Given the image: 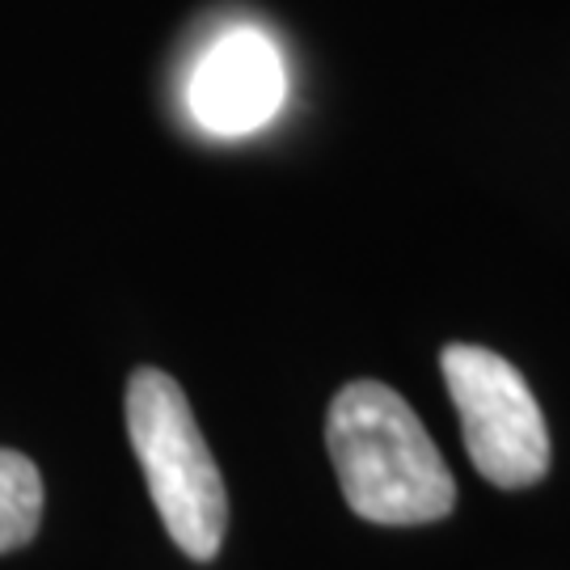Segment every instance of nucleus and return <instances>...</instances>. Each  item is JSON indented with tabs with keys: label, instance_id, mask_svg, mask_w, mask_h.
Masks as SVG:
<instances>
[{
	"label": "nucleus",
	"instance_id": "f257e3e1",
	"mask_svg": "<svg viewBox=\"0 0 570 570\" xmlns=\"http://www.w3.org/2000/svg\"><path fill=\"white\" fill-rule=\"evenodd\" d=\"M326 452L346 508L367 524L419 529L456 508L449 461L406 397L381 381H351L334 393Z\"/></svg>",
	"mask_w": 570,
	"mask_h": 570
},
{
	"label": "nucleus",
	"instance_id": "f03ea898",
	"mask_svg": "<svg viewBox=\"0 0 570 570\" xmlns=\"http://www.w3.org/2000/svg\"><path fill=\"white\" fill-rule=\"evenodd\" d=\"M122 419L169 541L186 558L212 562L228 532V494L183 385L161 367H136Z\"/></svg>",
	"mask_w": 570,
	"mask_h": 570
},
{
	"label": "nucleus",
	"instance_id": "7ed1b4c3",
	"mask_svg": "<svg viewBox=\"0 0 570 570\" xmlns=\"http://www.w3.org/2000/svg\"><path fill=\"white\" fill-rule=\"evenodd\" d=\"M440 367L473 469L499 490L537 487L550 473L553 449L524 372L499 351L473 343H449L440 351Z\"/></svg>",
	"mask_w": 570,
	"mask_h": 570
},
{
	"label": "nucleus",
	"instance_id": "20e7f679",
	"mask_svg": "<svg viewBox=\"0 0 570 570\" xmlns=\"http://www.w3.org/2000/svg\"><path fill=\"white\" fill-rule=\"evenodd\" d=\"M284 98V56L258 26L225 30L199 56L190 85H186V102H190L195 122L212 136H220V140L263 131L266 122L279 115Z\"/></svg>",
	"mask_w": 570,
	"mask_h": 570
},
{
	"label": "nucleus",
	"instance_id": "39448f33",
	"mask_svg": "<svg viewBox=\"0 0 570 570\" xmlns=\"http://www.w3.org/2000/svg\"><path fill=\"white\" fill-rule=\"evenodd\" d=\"M42 524V473L30 456L0 449V553L35 541Z\"/></svg>",
	"mask_w": 570,
	"mask_h": 570
}]
</instances>
